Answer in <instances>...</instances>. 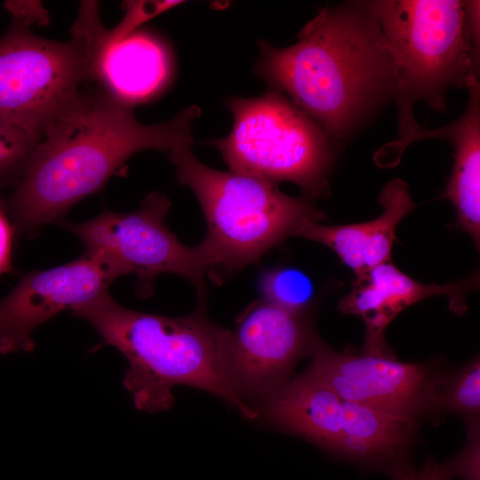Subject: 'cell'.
I'll use <instances>...</instances> for the list:
<instances>
[{
	"label": "cell",
	"mask_w": 480,
	"mask_h": 480,
	"mask_svg": "<svg viewBox=\"0 0 480 480\" xmlns=\"http://www.w3.org/2000/svg\"><path fill=\"white\" fill-rule=\"evenodd\" d=\"M308 370L344 400L420 422L436 413L447 373L434 364L401 362L391 353L339 352L320 340Z\"/></svg>",
	"instance_id": "cell-10"
},
{
	"label": "cell",
	"mask_w": 480,
	"mask_h": 480,
	"mask_svg": "<svg viewBox=\"0 0 480 480\" xmlns=\"http://www.w3.org/2000/svg\"><path fill=\"white\" fill-rule=\"evenodd\" d=\"M468 100L462 115L436 129H420L414 141L446 139L453 148L454 163L445 196L453 204L460 226L476 245L480 241V84L467 88Z\"/></svg>",
	"instance_id": "cell-16"
},
{
	"label": "cell",
	"mask_w": 480,
	"mask_h": 480,
	"mask_svg": "<svg viewBox=\"0 0 480 480\" xmlns=\"http://www.w3.org/2000/svg\"><path fill=\"white\" fill-rule=\"evenodd\" d=\"M172 70L165 43L152 33L136 30L102 52L97 83L134 106L159 94L169 84Z\"/></svg>",
	"instance_id": "cell-15"
},
{
	"label": "cell",
	"mask_w": 480,
	"mask_h": 480,
	"mask_svg": "<svg viewBox=\"0 0 480 480\" xmlns=\"http://www.w3.org/2000/svg\"><path fill=\"white\" fill-rule=\"evenodd\" d=\"M380 202L383 212L372 220L334 226L305 220L292 236L328 246L359 276L390 261L396 228L416 207L407 183L401 179L392 180L383 188Z\"/></svg>",
	"instance_id": "cell-14"
},
{
	"label": "cell",
	"mask_w": 480,
	"mask_h": 480,
	"mask_svg": "<svg viewBox=\"0 0 480 480\" xmlns=\"http://www.w3.org/2000/svg\"><path fill=\"white\" fill-rule=\"evenodd\" d=\"M72 312L94 327L100 345L114 347L126 358L122 383L138 410H169L174 404L172 388L183 385L222 398L248 420L257 419L230 385L228 330L208 317L204 300L188 315L164 316L129 309L108 292Z\"/></svg>",
	"instance_id": "cell-3"
},
{
	"label": "cell",
	"mask_w": 480,
	"mask_h": 480,
	"mask_svg": "<svg viewBox=\"0 0 480 480\" xmlns=\"http://www.w3.org/2000/svg\"><path fill=\"white\" fill-rule=\"evenodd\" d=\"M106 31L92 5L80 7L68 42L12 20L0 38V117L38 140L85 85L97 83Z\"/></svg>",
	"instance_id": "cell-6"
},
{
	"label": "cell",
	"mask_w": 480,
	"mask_h": 480,
	"mask_svg": "<svg viewBox=\"0 0 480 480\" xmlns=\"http://www.w3.org/2000/svg\"><path fill=\"white\" fill-rule=\"evenodd\" d=\"M393 480H452L454 476L449 461L439 463L428 460L420 468L412 467L409 461L388 472Z\"/></svg>",
	"instance_id": "cell-21"
},
{
	"label": "cell",
	"mask_w": 480,
	"mask_h": 480,
	"mask_svg": "<svg viewBox=\"0 0 480 480\" xmlns=\"http://www.w3.org/2000/svg\"><path fill=\"white\" fill-rule=\"evenodd\" d=\"M169 198L154 191L132 212L106 211L82 223L64 225L85 248L105 262L117 277L134 274L141 296H149L156 278L164 273L180 276L204 300L207 266L199 247L183 244L168 228Z\"/></svg>",
	"instance_id": "cell-8"
},
{
	"label": "cell",
	"mask_w": 480,
	"mask_h": 480,
	"mask_svg": "<svg viewBox=\"0 0 480 480\" xmlns=\"http://www.w3.org/2000/svg\"><path fill=\"white\" fill-rule=\"evenodd\" d=\"M15 233L4 200L0 198V276L13 269L12 255Z\"/></svg>",
	"instance_id": "cell-22"
},
{
	"label": "cell",
	"mask_w": 480,
	"mask_h": 480,
	"mask_svg": "<svg viewBox=\"0 0 480 480\" xmlns=\"http://www.w3.org/2000/svg\"><path fill=\"white\" fill-rule=\"evenodd\" d=\"M5 8L12 14L13 20L19 21L27 27L37 22L47 24V11L38 1H6Z\"/></svg>",
	"instance_id": "cell-23"
},
{
	"label": "cell",
	"mask_w": 480,
	"mask_h": 480,
	"mask_svg": "<svg viewBox=\"0 0 480 480\" xmlns=\"http://www.w3.org/2000/svg\"><path fill=\"white\" fill-rule=\"evenodd\" d=\"M199 115L193 105L169 121L144 124L133 106L98 83L85 85L45 128L4 200L15 232L32 236L44 225H62L68 210L100 190L132 155L146 149L168 155L193 140Z\"/></svg>",
	"instance_id": "cell-1"
},
{
	"label": "cell",
	"mask_w": 480,
	"mask_h": 480,
	"mask_svg": "<svg viewBox=\"0 0 480 480\" xmlns=\"http://www.w3.org/2000/svg\"><path fill=\"white\" fill-rule=\"evenodd\" d=\"M476 280L447 284H427L411 278L391 261L380 264L356 276L350 292L339 304L341 312L360 316L366 326L362 350L391 353L384 340L389 323L409 306L426 298L444 294L456 313L465 309V296Z\"/></svg>",
	"instance_id": "cell-12"
},
{
	"label": "cell",
	"mask_w": 480,
	"mask_h": 480,
	"mask_svg": "<svg viewBox=\"0 0 480 480\" xmlns=\"http://www.w3.org/2000/svg\"><path fill=\"white\" fill-rule=\"evenodd\" d=\"M279 48L261 40L254 73L314 119L336 146L397 92L395 63L372 1L325 6Z\"/></svg>",
	"instance_id": "cell-2"
},
{
	"label": "cell",
	"mask_w": 480,
	"mask_h": 480,
	"mask_svg": "<svg viewBox=\"0 0 480 480\" xmlns=\"http://www.w3.org/2000/svg\"><path fill=\"white\" fill-rule=\"evenodd\" d=\"M177 1H125V13L120 22L111 30H108L102 52L122 41L148 20L160 14L164 11L175 6ZM101 52V53H102Z\"/></svg>",
	"instance_id": "cell-20"
},
{
	"label": "cell",
	"mask_w": 480,
	"mask_h": 480,
	"mask_svg": "<svg viewBox=\"0 0 480 480\" xmlns=\"http://www.w3.org/2000/svg\"><path fill=\"white\" fill-rule=\"evenodd\" d=\"M374 12L397 76L399 140L390 148L397 159L420 127L413 105L421 100L446 110L452 87L479 82L480 41L467 31L461 0H373Z\"/></svg>",
	"instance_id": "cell-5"
},
{
	"label": "cell",
	"mask_w": 480,
	"mask_h": 480,
	"mask_svg": "<svg viewBox=\"0 0 480 480\" xmlns=\"http://www.w3.org/2000/svg\"><path fill=\"white\" fill-rule=\"evenodd\" d=\"M118 278L98 258L84 253L69 263L26 274L0 299V354L35 348L33 332L64 310H73L108 292Z\"/></svg>",
	"instance_id": "cell-11"
},
{
	"label": "cell",
	"mask_w": 480,
	"mask_h": 480,
	"mask_svg": "<svg viewBox=\"0 0 480 480\" xmlns=\"http://www.w3.org/2000/svg\"><path fill=\"white\" fill-rule=\"evenodd\" d=\"M260 290L261 299L298 314H306L314 296L309 277L291 267L264 270L260 279Z\"/></svg>",
	"instance_id": "cell-18"
},
{
	"label": "cell",
	"mask_w": 480,
	"mask_h": 480,
	"mask_svg": "<svg viewBox=\"0 0 480 480\" xmlns=\"http://www.w3.org/2000/svg\"><path fill=\"white\" fill-rule=\"evenodd\" d=\"M193 143L177 144L168 156L178 182L193 191L204 214L206 233L197 246L213 282L258 261L303 221L324 219L306 196H291L275 183L208 167L194 156Z\"/></svg>",
	"instance_id": "cell-4"
},
{
	"label": "cell",
	"mask_w": 480,
	"mask_h": 480,
	"mask_svg": "<svg viewBox=\"0 0 480 480\" xmlns=\"http://www.w3.org/2000/svg\"><path fill=\"white\" fill-rule=\"evenodd\" d=\"M346 401L308 369L255 407L257 419L333 455L343 436Z\"/></svg>",
	"instance_id": "cell-13"
},
{
	"label": "cell",
	"mask_w": 480,
	"mask_h": 480,
	"mask_svg": "<svg viewBox=\"0 0 480 480\" xmlns=\"http://www.w3.org/2000/svg\"><path fill=\"white\" fill-rule=\"evenodd\" d=\"M230 133L205 141L229 172L277 184L298 185L309 198L326 195L335 145L324 130L283 92L269 88L254 98L232 97Z\"/></svg>",
	"instance_id": "cell-7"
},
{
	"label": "cell",
	"mask_w": 480,
	"mask_h": 480,
	"mask_svg": "<svg viewBox=\"0 0 480 480\" xmlns=\"http://www.w3.org/2000/svg\"><path fill=\"white\" fill-rule=\"evenodd\" d=\"M436 412L453 413L467 427L479 424L480 361L476 356L452 373H447L438 390Z\"/></svg>",
	"instance_id": "cell-17"
},
{
	"label": "cell",
	"mask_w": 480,
	"mask_h": 480,
	"mask_svg": "<svg viewBox=\"0 0 480 480\" xmlns=\"http://www.w3.org/2000/svg\"><path fill=\"white\" fill-rule=\"evenodd\" d=\"M37 141L21 127L0 117V189L15 186Z\"/></svg>",
	"instance_id": "cell-19"
},
{
	"label": "cell",
	"mask_w": 480,
	"mask_h": 480,
	"mask_svg": "<svg viewBox=\"0 0 480 480\" xmlns=\"http://www.w3.org/2000/svg\"><path fill=\"white\" fill-rule=\"evenodd\" d=\"M318 340L306 314L263 299L254 301L228 331L226 367L232 388L253 409L290 380L296 364L311 355Z\"/></svg>",
	"instance_id": "cell-9"
}]
</instances>
